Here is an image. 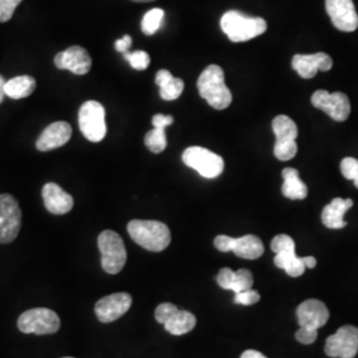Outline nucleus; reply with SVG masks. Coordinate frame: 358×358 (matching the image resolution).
<instances>
[{
    "mask_svg": "<svg viewBox=\"0 0 358 358\" xmlns=\"http://www.w3.org/2000/svg\"><path fill=\"white\" fill-rule=\"evenodd\" d=\"M196 87L201 97L217 110H223L232 103V94L224 83V72L219 65H208L198 78Z\"/></svg>",
    "mask_w": 358,
    "mask_h": 358,
    "instance_id": "nucleus-1",
    "label": "nucleus"
},
{
    "mask_svg": "<svg viewBox=\"0 0 358 358\" xmlns=\"http://www.w3.org/2000/svg\"><path fill=\"white\" fill-rule=\"evenodd\" d=\"M128 232L136 243L152 252L166 250L171 242L169 227L158 220H131L129 222Z\"/></svg>",
    "mask_w": 358,
    "mask_h": 358,
    "instance_id": "nucleus-2",
    "label": "nucleus"
},
{
    "mask_svg": "<svg viewBox=\"0 0 358 358\" xmlns=\"http://www.w3.org/2000/svg\"><path fill=\"white\" fill-rule=\"evenodd\" d=\"M220 28L232 43H243L267 31V22L262 17H248L239 11H229L220 19Z\"/></svg>",
    "mask_w": 358,
    "mask_h": 358,
    "instance_id": "nucleus-3",
    "label": "nucleus"
},
{
    "mask_svg": "<svg viewBox=\"0 0 358 358\" xmlns=\"http://www.w3.org/2000/svg\"><path fill=\"white\" fill-rule=\"evenodd\" d=\"M99 250L101 252V267L106 273H120L128 259L122 238L112 230H105L99 236Z\"/></svg>",
    "mask_w": 358,
    "mask_h": 358,
    "instance_id": "nucleus-4",
    "label": "nucleus"
},
{
    "mask_svg": "<svg viewBox=\"0 0 358 358\" xmlns=\"http://www.w3.org/2000/svg\"><path fill=\"white\" fill-rule=\"evenodd\" d=\"M62 321L50 308H34L20 315L17 328L26 334H53L60 329Z\"/></svg>",
    "mask_w": 358,
    "mask_h": 358,
    "instance_id": "nucleus-5",
    "label": "nucleus"
},
{
    "mask_svg": "<svg viewBox=\"0 0 358 358\" xmlns=\"http://www.w3.org/2000/svg\"><path fill=\"white\" fill-rule=\"evenodd\" d=\"M271 250L276 254L275 266L287 272L291 278H299L307 269L303 257L296 255V245L294 239L285 234H280L272 239Z\"/></svg>",
    "mask_w": 358,
    "mask_h": 358,
    "instance_id": "nucleus-6",
    "label": "nucleus"
},
{
    "mask_svg": "<svg viewBox=\"0 0 358 358\" xmlns=\"http://www.w3.org/2000/svg\"><path fill=\"white\" fill-rule=\"evenodd\" d=\"M186 166L196 170L203 178H217L224 170V161L220 155L201 146L187 148L182 154Z\"/></svg>",
    "mask_w": 358,
    "mask_h": 358,
    "instance_id": "nucleus-7",
    "label": "nucleus"
},
{
    "mask_svg": "<svg viewBox=\"0 0 358 358\" xmlns=\"http://www.w3.org/2000/svg\"><path fill=\"white\" fill-rule=\"evenodd\" d=\"M78 127L88 141H103L108 130L103 105L93 100L83 103L78 112Z\"/></svg>",
    "mask_w": 358,
    "mask_h": 358,
    "instance_id": "nucleus-8",
    "label": "nucleus"
},
{
    "mask_svg": "<svg viewBox=\"0 0 358 358\" xmlns=\"http://www.w3.org/2000/svg\"><path fill=\"white\" fill-rule=\"evenodd\" d=\"M272 129L276 136V143L273 148L275 157L280 161H289L297 154L296 138L299 130L292 118L288 115H278L272 121Z\"/></svg>",
    "mask_w": 358,
    "mask_h": 358,
    "instance_id": "nucleus-9",
    "label": "nucleus"
},
{
    "mask_svg": "<svg viewBox=\"0 0 358 358\" xmlns=\"http://www.w3.org/2000/svg\"><path fill=\"white\" fill-rule=\"evenodd\" d=\"M155 320L165 327L173 336H182L192 332L196 325V319L189 310H183L171 303L159 304L155 309Z\"/></svg>",
    "mask_w": 358,
    "mask_h": 358,
    "instance_id": "nucleus-10",
    "label": "nucleus"
},
{
    "mask_svg": "<svg viewBox=\"0 0 358 358\" xmlns=\"http://www.w3.org/2000/svg\"><path fill=\"white\" fill-rule=\"evenodd\" d=\"M22 227V210L11 194H0V243H13Z\"/></svg>",
    "mask_w": 358,
    "mask_h": 358,
    "instance_id": "nucleus-11",
    "label": "nucleus"
},
{
    "mask_svg": "<svg viewBox=\"0 0 358 358\" xmlns=\"http://www.w3.org/2000/svg\"><path fill=\"white\" fill-rule=\"evenodd\" d=\"M214 244L220 252H234L235 255L248 260H255L264 252L263 242L255 235H245L242 238L217 235Z\"/></svg>",
    "mask_w": 358,
    "mask_h": 358,
    "instance_id": "nucleus-12",
    "label": "nucleus"
},
{
    "mask_svg": "<svg viewBox=\"0 0 358 358\" xmlns=\"http://www.w3.org/2000/svg\"><path fill=\"white\" fill-rule=\"evenodd\" d=\"M327 356L333 358H355L358 353V328L344 325L329 336L325 343Z\"/></svg>",
    "mask_w": 358,
    "mask_h": 358,
    "instance_id": "nucleus-13",
    "label": "nucleus"
},
{
    "mask_svg": "<svg viewBox=\"0 0 358 358\" xmlns=\"http://www.w3.org/2000/svg\"><path fill=\"white\" fill-rule=\"evenodd\" d=\"M312 105L322 112H325L332 120L343 122L350 115V101L345 93L327 90H316L312 96Z\"/></svg>",
    "mask_w": 358,
    "mask_h": 358,
    "instance_id": "nucleus-14",
    "label": "nucleus"
},
{
    "mask_svg": "<svg viewBox=\"0 0 358 358\" xmlns=\"http://www.w3.org/2000/svg\"><path fill=\"white\" fill-rule=\"evenodd\" d=\"M325 8L337 29L343 32L357 29L358 15L353 0H325Z\"/></svg>",
    "mask_w": 358,
    "mask_h": 358,
    "instance_id": "nucleus-15",
    "label": "nucleus"
},
{
    "mask_svg": "<svg viewBox=\"0 0 358 358\" xmlns=\"http://www.w3.org/2000/svg\"><path fill=\"white\" fill-rule=\"evenodd\" d=\"M131 296L125 292L109 294L96 303L94 312L99 320L108 324L122 317L131 307Z\"/></svg>",
    "mask_w": 358,
    "mask_h": 358,
    "instance_id": "nucleus-16",
    "label": "nucleus"
},
{
    "mask_svg": "<svg viewBox=\"0 0 358 358\" xmlns=\"http://www.w3.org/2000/svg\"><path fill=\"white\" fill-rule=\"evenodd\" d=\"M53 63L57 69L71 71L72 73L78 75V76L87 75L92 68V59H90V53L85 48H83L80 45L69 47L68 50L57 53L55 56Z\"/></svg>",
    "mask_w": 358,
    "mask_h": 358,
    "instance_id": "nucleus-17",
    "label": "nucleus"
},
{
    "mask_svg": "<svg viewBox=\"0 0 358 358\" xmlns=\"http://www.w3.org/2000/svg\"><path fill=\"white\" fill-rule=\"evenodd\" d=\"M297 320L300 328L309 331H319L329 320V310L327 306L316 299H309L297 307Z\"/></svg>",
    "mask_w": 358,
    "mask_h": 358,
    "instance_id": "nucleus-18",
    "label": "nucleus"
},
{
    "mask_svg": "<svg viewBox=\"0 0 358 358\" xmlns=\"http://www.w3.org/2000/svg\"><path fill=\"white\" fill-rule=\"evenodd\" d=\"M332 66V57L322 52L313 55H294L292 59V68L303 78H313L319 71L328 72Z\"/></svg>",
    "mask_w": 358,
    "mask_h": 358,
    "instance_id": "nucleus-19",
    "label": "nucleus"
},
{
    "mask_svg": "<svg viewBox=\"0 0 358 358\" xmlns=\"http://www.w3.org/2000/svg\"><path fill=\"white\" fill-rule=\"evenodd\" d=\"M71 137L72 127L65 121H57L44 129L36 142V148L40 152H50L64 146L71 140Z\"/></svg>",
    "mask_w": 358,
    "mask_h": 358,
    "instance_id": "nucleus-20",
    "label": "nucleus"
},
{
    "mask_svg": "<svg viewBox=\"0 0 358 358\" xmlns=\"http://www.w3.org/2000/svg\"><path fill=\"white\" fill-rule=\"evenodd\" d=\"M43 201L45 208L53 215L68 214L75 205L73 196L52 182L43 187Z\"/></svg>",
    "mask_w": 358,
    "mask_h": 358,
    "instance_id": "nucleus-21",
    "label": "nucleus"
},
{
    "mask_svg": "<svg viewBox=\"0 0 358 358\" xmlns=\"http://www.w3.org/2000/svg\"><path fill=\"white\" fill-rule=\"evenodd\" d=\"M217 282L220 288L238 294L252 288L254 278L248 269L242 268L235 272L230 268H222L217 273Z\"/></svg>",
    "mask_w": 358,
    "mask_h": 358,
    "instance_id": "nucleus-22",
    "label": "nucleus"
},
{
    "mask_svg": "<svg viewBox=\"0 0 358 358\" xmlns=\"http://www.w3.org/2000/svg\"><path fill=\"white\" fill-rule=\"evenodd\" d=\"M352 206H353L352 199L334 198L332 202L329 205L325 206L322 210V214H321L322 224L332 230L344 229L348 224L344 220V215Z\"/></svg>",
    "mask_w": 358,
    "mask_h": 358,
    "instance_id": "nucleus-23",
    "label": "nucleus"
},
{
    "mask_svg": "<svg viewBox=\"0 0 358 358\" xmlns=\"http://www.w3.org/2000/svg\"><path fill=\"white\" fill-rule=\"evenodd\" d=\"M284 183L282 186V195L292 201L306 199L308 195L307 185L300 179L299 171L294 167H285L282 173Z\"/></svg>",
    "mask_w": 358,
    "mask_h": 358,
    "instance_id": "nucleus-24",
    "label": "nucleus"
},
{
    "mask_svg": "<svg viewBox=\"0 0 358 358\" xmlns=\"http://www.w3.org/2000/svg\"><path fill=\"white\" fill-rule=\"evenodd\" d=\"M155 84L159 87V96L165 101L177 100L185 90L183 80L173 76L166 69L158 71L155 76Z\"/></svg>",
    "mask_w": 358,
    "mask_h": 358,
    "instance_id": "nucleus-25",
    "label": "nucleus"
},
{
    "mask_svg": "<svg viewBox=\"0 0 358 358\" xmlns=\"http://www.w3.org/2000/svg\"><path fill=\"white\" fill-rule=\"evenodd\" d=\"M36 90V80L32 76L13 77L6 83L4 92L13 100H22L29 97Z\"/></svg>",
    "mask_w": 358,
    "mask_h": 358,
    "instance_id": "nucleus-26",
    "label": "nucleus"
},
{
    "mask_svg": "<svg viewBox=\"0 0 358 358\" xmlns=\"http://www.w3.org/2000/svg\"><path fill=\"white\" fill-rule=\"evenodd\" d=\"M164 17H165V11L161 10V8H153V10L148 11V13H145L143 19H142V32L145 35H148V36L154 35L162 26Z\"/></svg>",
    "mask_w": 358,
    "mask_h": 358,
    "instance_id": "nucleus-27",
    "label": "nucleus"
},
{
    "mask_svg": "<svg viewBox=\"0 0 358 358\" xmlns=\"http://www.w3.org/2000/svg\"><path fill=\"white\" fill-rule=\"evenodd\" d=\"M146 148L154 154L162 153L167 146L166 131L165 128H154L145 136Z\"/></svg>",
    "mask_w": 358,
    "mask_h": 358,
    "instance_id": "nucleus-28",
    "label": "nucleus"
},
{
    "mask_svg": "<svg viewBox=\"0 0 358 358\" xmlns=\"http://www.w3.org/2000/svg\"><path fill=\"white\" fill-rule=\"evenodd\" d=\"M124 57L128 60L131 68H134L137 71H145L150 65V56L148 52H127V53H124Z\"/></svg>",
    "mask_w": 358,
    "mask_h": 358,
    "instance_id": "nucleus-29",
    "label": "nucleus"
},
{
    "mask_svg": "<svg viewBox=\"0 0 358 358\" xmlns=\"http://www.w3.org/2000/svg\"><path fill=\"white\" fill-rule=\"evenodd\" d=\"M340 170L346 179L355 182V186L358 189V159L346 157L341 161Z\"/></svg>",
    "mask_w": 358,
    "mask_h": 358,
    "instance_id": "nucleus-30",
    "label": "nucleus"
},
{
    "mask_svg": "<svg viewBox=\"0 0 358 358\" xmlns=\"http://www.w3.org/2000/svg\"><path fill=\"white\" fill-rule=\"evenodd\" d=\"M23 0H0V23L13 19V13Z\"/></svg>",
    "mask_w": 358,
    "mask_h": 358,
    "instance_id": "nucleus-31",
    "label": "nucleus"
},
{
    "mask_svg": "<svg viewBox=\"0 0 358 358\" xmlns=\"http://www.w3.org/2000/svg\"><path fill=\"white\" fill-rule=\"evenodd\" d=\"M259 300H260V294L252 288L235 294V299H234V301L239 306H252V304H256Z\"/></svg>",
    "mask_w": 358,
    "mask_h": 358,
    "instance_id": "nucleus-32",
    "label": "nucleus"
},
{
    "mask_svg": "<svg viewBox=\"0 0 358 358\" xmlns=\"http://www.w3.org/2000/svg\"><path fill=\"white\" fill-rule=\"evenodd\" d=\"M296 340L304 345H309L313 344L317 340V331H309L306 328H300L296 332Z\"/></svg>",
    "mask_w": 358,
    "mask_h": 358,
    "instance_id": "nucleus-33",
    "label": "nucleus"
},
{
    "mask_svg": "<svg viewBox=\"0 0 358 358\" xmlns=\"http://www.w3.org/2000/svg\"><path fill=\"white\" fill-rule=\"evenodd\" d=\"M174 122L173 115H155L152 120L154 128H165Z\"/></svg>",
    "mask_w": 358,
    "mask_h": 358,
    "instance_id": "nucleus-34",
    "label": "nucleus"
},
{
    "mask_svg": "<svg viewBox=\"0 0 358 358\" xmlns=\"http://www.w3.org/2000/svg\"><path fill=\"white\" fill-rule=\"evenodd\" d=\"M131 47V38L129 35H125L124 38H120L115 41V50L121 52L122 55L129 52V48Z\"/></svg>",
    "mask_w": 358,
    "mask_h": 358,
    "instance_id": "nucleus-35",
    "label": "nucleus"
},
{
    "mask_svg": "<svg viewBox=\"0 0 358 358\" xmlns=\"http://www.w3.org/2000/svg\"><path fill=\"white\" fill-rule=\"evenodd\" d=\"M241 358H267L263 353H260V352H257V350H254V349H248V350H245L243 355L241 356Z\"/></svg>",
    "mask_w": 358,
    "mask_h": 358,
    "instance_id": "nucleus-36",
    "label": "nucleus"
},
{
    "mask_svg": "<svg viewBox=\"0 0 358 358\" xmlns=\"http://www.w3.org/2000/svg\"><path fill=\"white\" fill-rule=\"evenodd\" d=\"M303 262H304V264H306L307 268H315V267H316V263H317L313 256H306V257H303Z\"/></svg>",
    "mask_w": 358,
    "mask_h": 358,
    "instance_id": "nucleus-37",
    "label": "nucleus"
},
{
    "mask_svg": "<svg viewBox=\"0 0 358 358\" xmlns=\"http://www.w3.org/2000/svg\"><path fill=\"white\" fill-rule=\"evenodd\" d=\"M6 80H4V77L0 75V103H3V100H4V96H6V92H4V87H6Z\"/></svg>",
    "mask_w": 358,
    "mask_h": 358,
    "instance_id": "nucleus-38",
    "label": "nucleus"
},
{
    "mask_svg": "<svg viewBox=\"0 0 358 358\" xmlns=\"http://www.w3.org/2000/svg\"><path fill=\"white\" fill-rule=\"evenodd\" d=\"M133 1H137V3H149V1H154V0H133Z\"/></svg>",
    "mask_w": 358,
    "mask_h": 358,
    "instance_id": "nucleus-39",
    "label": "nucleus"
},
{
    "mask_svg": "<svg viewBox=\"0 0 358 358\" xmlns=\"http://www.w3.org/2000/svg\"><path fill=\"white\" fill-rule=\"evenodd\" d=\"M63 358H73V357H63Z\"/></svg>",
    "mask_w": 358,
    "mask_h": 358,
    "instance_id": "nucleus-40",
    "label": "nucleus"
}]
</instances>
